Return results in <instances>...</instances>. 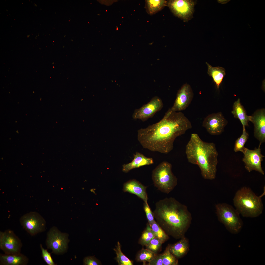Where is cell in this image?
<instances>
[{
	"label": "cell",
	"instance_id": "obj_1",
	"mask_svg": "<svg viewBox=\"0 0 265 265\" xmlns=\"http://www.w3.org/2000/svg\"><path fill=\"white\" fill-rule=\"evenodd\" d=\"M192 128L184 113L169 108L160 121L139 130L137 139L144 148L167 154L173 149L176 139Z\"/></svg>",
	"mask_w": 265,
	"mask_h": 265
},
{
	"label": "cell",
	"instance_id": "obj_2",
	"mask_svg": "<svg viewBox=\"0 0 265 265\" xmlns=\"http://www.w3.org/2000/svg\"><path fill=\"white\" fill-rule=\"evenodd\" d=\"M153 212L155 221L165 232L177 239L184 237L191 219L187 207L171 197L158 201Z\"/></svg>",
	"mask_w": 265,
	"mask_h": 265
},
{
	"label": "cell",
	"instance_id": "obj_3",
	"mask_svg": "<svg viewBox=\"0 0 265 265\" xmlns=\"http://www.w3.org/2000/svg\"><path fill=\"white\" fill-rule=\"evenodd\" d=\"M185 153L188 162L199 168L204 179H215L218 154L215 144L205 142L197 134L193 133L186 146Z\"/></svg>",
	"mask_w": 265,
	"mask_h": 265
},
{
	"label": "cell",
	"instance_id": "obj_4",
	"mask_svg": "<svg viewBox=\"0 0 265 265\" xmlns=\"http://www.w3.org/2000/svg\"><path fill=\"white\" fill-rule=\"evenodd\" d=\"M261 196H257L249 188L243 187L238 190L233 199L235 209L242 216L255 218L262 213L264 207Z\"/></svg>",
	"mask_w": 265,
	"mask_h": 265
},
{
	"label": "cell",
	"instance_id": "obj_5",
	"mask_svg": "<svg viewBox=\"0 0 265 265\" xmlns=\"http://www.w3.org/2000/svg\"><path fill=\"white\" fill-rule=\"evenodd\" d=\"M171 163L167 161L160 163L152 171V178L155 186L164 193L169 194L177 184V179L172 170Z\"/></svg>",
	"mask_w": 265,
	"mask_h": 265
},
{
	"label": "cell",
	"instance_id": "obj_6",
	"mask_svg": "<svg viewBox=\"0 0 265 265\" xmlns=\"http://www.w3.org/2000/svg\"><path fill=\"white\" fill-rule=\"evenodd\" d=\"M217 215L219 221L230 233H238L243 227V221L240 214L232 206L225 203H219L216 205Z\"/></svg>",
	"mask_w": 265,
	"mask_h": 265
},
{
	"label": "cell",
	"instance_id": "obj_7",
	"mask_svg": "<svg viewBox=\"0 0 265 265\" xmlns=\"http://www.w3.org/2000/svg\"><path fill=\"white\" fill-rule=\"evenodd\" d=\"M19 221L23 228L33 236L43 232L46 229V222L38 212H31L22 215Z\"/></svg>",
	"mask_w": 265,
	"mask_h": 265
},
{
	"label": "cell",
	"instance_id": "obj_8",
	"mask_svg": "<svg viewBox=\"0 0 265 265\" xmlns=\"http://www.w3.org/2000/svg\"><path fill=\"white\" fill-rule=\"evenodd\" d=\"M196 2L191 0H171L167 1V6L175 16L187 22L193 17Z\"/></svg>",
	"mask_w": 265,
	"mask_h": 265
},
{
	"label": "cell",
	"instance_id": "obj_9",
	"mask_svg": "<svg viewBox=\"0 0 265 265\" xmlns=\"http://www.w3.org/2000/svg\"><path fill=\"white\" fill-rule=\"evenodd\" d=\"M68 242V235L60 232L55 226L51 228L47 232L46 245L52 253L58 254L65 252Z\"/></svg>",
	"mask_w": 265,
	"mask_h": 265
},
{
	"label": "cell",
	"instance_id": "obj_10",
	"mask_svg": "<svg viewBox=\"0 0 265 265\" xmlns=\"http://www.w3.org/2000/svg\"><path fill=\"white\" fill-rule=\"evenodd\" d=\"M22 244L13 231L8 229L0 231V249L5 254H17L21 253Z\"/></svg>",
	"mask_w": 265,
	"mask_h": 265
},
{
	"label": "cell",
	"instance_id": "obj_11",
	"mask_svg": "<svg viewBox=\"0 0 265 265\" xmlns=\"http://www.w3.org/2000/svg\"><path fill=\"white\" fill-rule=\"evenodd\" d=\"M260 146L258 148L253 150L244 147L241 150L244 155L242 160L245 165V168L249 172L254 170L263 175L264 172L261 166V162L264 156L261 153Z\"/></svg>",
	"mask_w": 265,
	"mask_h": 265
},
{
	"label": "cell",
	"instance_id": "obj_12",
	"mask_svg": "<svg viewBox=\"0 0 265 265\" xmlns=\"http://www.w3.org/2000/svg\"><path fill=\"white\" fill-rule=\"evenodd\" d=\"M163 106L161 100L157 96L152 98L147 103L134 111L132 117L134 119H138L143 121H146L153 117Z\"/></svg>",
	"mask_w": 265,
	"mask_h": 265
},
{
	"label": "cell",
	"instance_id": "obj_13",
	"mask_svg": "<svg viewBox=\"0 0 265 265\" xmlns=\"http://www.w3.org/2000/svg\"><path fill=\"white\" fill-rule=\"evenodd\" d=\"M227 122L221 112L210 114L203 120L202 126L211 135H218L221 134Z\"/></svg>",
	"mask_w": 265,
	"mask_h": 265
},
{
	"label": "cell",
	"instance_id": "obj_14",
	"mask_svg": "<svg viewBox=\"0 0 265 265\" xmlns=\"http://www.w3.org/2000/svg\"><path fill=\"white\" fill-rule=\"evenodd\" d=\"M193 97V92L190 86L187 84H184L178 91L173 104L170 109L176 112L185 110L191 103Z\"/></svg>",
	"mask_w": 265,
	"mask_h": 265
},
{
	"label": "cell",
	"instance_id": "obj_15",
	"mask_svg": "<svg viewBox=\"0 0 265 265\" xmlns=\"http://www.w3.org/2000/svg\"><path fill=\"white\" fill-rule=\"evenodd\" d=\"M250 121L254 126V136L259 142V146L265 142V109L256 110L251 116Z\"/></svg>",
	"mask_w": 265,
	"mask_h": 265
},
{
	"label": "cell",
	"instance_id": "obj_16",
	"mask_svg": "<svg viewBox=\"0 0 265 265\" xmlns=\"http://www.w3.org/2000/svg\"><path fill=\"white\" fill-rule=\"evenodd\" d=\"M147 188V187L139 181L135 179H132L124 184L123 191L134 194L142 199L144 202L148 203Z\"/></svg>",
	"mask_w": 265,
	"mask_h": 265
},
{
	"label": "cell",
	"instance_id": "obj_17",
	"mask_svg": "<svg viewBox=\"0 0 265 265\" xmlns=\"http://www.w3.org/2000/svg\"><path fill=\"white\" fill-rule=\"evenodd\" d=\"M154 163L153 159L145 156L142 154L136 152L134 155V158L130 162L122 166V171L126 173L131 170L142 166L149 165Z\"/></svg>",
	"mask_w": 265,
	"mask_h": 265
},
{
	"label": "cell",
	"instance_id": "obj_18",
	"mask_svg": "<svg viewBox=\"0 0 265 265\" xmlns=\"http://www.w3.org/2000/svg\"><path fill=\"white\" fill-rule=\"evenodd\" d=\"M28 258L20 253L17 254H0V265H26Z\"/></svg>",
	"mask_w": 265,
	"mask_h": 265
},
{
	"label": "cell",
	"instance_id": "obj_19",
	"mask_svg": "<svg viewBox=\"0 0 265 265\" xmlns=\"http://www.w3.org/2000/svg\"><path fill=\"white\" fill-rule=\"evenodd\" d=\"M231 113L235 118L240 120L243 128L249 125L248 122L250 121L251 116L247 115L244 107L240 103V99L238 98L234 102Z\"/></svg>",
	"mask_w": 265,
	"mask_h": 265
},
{
	"label": "cell",
	"instance_id": "obj_20",
	"mask_svg": "<svg viewBox=\"0 0 265 265\" xmlns=\"http://www.w3.org/2000/svg\"><path fill=\"white\" fill-rule=\"evenodd\" d=\"M181 238L176 243L170 245V252L177 258L184 256L189 249V243L187 239L184 237Z\"/></svg>",
	"mask_w": 265,
	"mask_h": 265
},
{
	"label": "cell",
	"instance_id": "obj_21",
	"mask_svg": "<svg viewBox=\"0 0 265 265\" xmlns=\"http://www.w3.org/2000/svg\"><path fill=\"white\" fill-rule=\"evenodd\" d=\"M206 63L208 67V74L212 77L217 88L219 89L225 75V70L221 67H213L207 62Z\"/></svg>",
	"mask_w": 265,
	"mask_h": 265
},
{
	"label": "cell",
	"instance_id": "obj_22",
	"mask_svg": "<svg viewBox=\"0 0 265 265\" xmlns=\"http://www.w3.org/2000/svg\"><path fill=\"white\" fill-rule=\"evenodd\" d=\"M145 8L147 13L152 15L161 10L167 6V1L163 0H146Z\"/></svg>",
	"mask_w": 265,
	"mask_h": 265
},
{
	"label": "cell",
	"instance_id": "obj_23",
	"mask_svg": "<svg viewBox=\"0 0 265 265\" xmlns=\"http://www.w3.org/2000/svg\"><path fill=\"white\" fill-rule=\"evenodd\" d=\"M116 254L115 258L119 265H133V262L127 257L122 252L121 246L119 242H117L116 248L114 249Z\"/></svg>",
	"mask_w": 265,
	"mask_h": 265
},
{
	"label": "cell",
	"instance_id": "obj_24",
	"mask_svg": "<svg viewBox=\"0 0 265 265\" xmlns=\"http://www.w3.org/2000/svg\"><path fill=\"white\" fill-rule=\"evenodd\" d=\"M157 254L147 249L143 248L137 253L135 259L137 262H142L144 264L150 261Z\"/></svg>",
	"mask_w": 265,
	"mask_h": 265
},
{
	"label": "cell",
	"instance_id": "obj_25",
	"mask_svg": "<svg viewBox=\"0 0 265 265\" xmlns=\"http://www.w3.org/2000/svg\"><path fill=\"white\" fill-rule=\"evenodd\" d=\"M155 237L154 233L148 223L143 232L139 241V243L142 246L146 245Z\"/></svg>",
	"mask_w": 265,
	"mask_h": 265
},
{
	"label": "cell",
	"instance_id": "obj_26",
	"mask_svg": "<svg viewBox=\"0 0 265 265\" xmlns=\"http://www.w3.org/2000/svg\"><path fill=\"white\" fill-rule=\"evenodd\" d=\"M149 225L155 237L158 238L163 243L169 238L168 235L155 221Z\"/></svg>",
	"mask_w": 265,
	"mask_h": 265
},
{
	"label": "cell",
	"instance_id": "obj_27",
	"mask_svg": "<svg viewBox=\"0 0 265 265\" xmlns=\"http://www.w3.org/2000/svg\"><path fill=\"white\" fill-rule=\"evenodd\" d=\"M163 265H177L178 261L170 252V245L166 248L164 252L162 254Z\"/></svg>",
	"mask_w": 265,
	"mask_h": 265
},
{
	"label": "cell",
	"instance_id": "obj_28",
	"mask_svg": "<svg viewBox=\"0 0 265 265\" xmlns=\"http://www.w3.org/2000/svg\"><path fill=\"white\" fill-rule=\"evenodd\" d=\"M243 128L242 135L236 140L235 143L234 150L236 152L241 151L249 138V134L246 131L245 127Z\"/></svg>",
	"mask_w": 265,
	"mask_h": 265
},
{
	"label": "cell",
	"instance_id": "obj_29",
	"mask_svg": "<svg viewBox=\"0 0 265 265\" xmlns=\"http://www.w3.org/2000/svg\"><path fill=\"white\" fill-rule=\"evenodd\" d=\"M163 243L158 238L155 237L146 246V249L157 254Z\"/></svg>",
	"mask_w": 265,
	"mask_h": 265
},
{
	"label": "cell",
	"instance_id": "obj_30",
	"mask_svg": "<svg viewBox=\"0 0 265 265\" xmlns=\"http://www.w3.org/2000/svg\"><path fill=\"white\" fill-rule=\"evenodd\" d=\"M40 247L42 257L46 264L48 265H55L51 254L48 252L47 250L44 249L41 244H40Z\"/></svg>",
	"mask_w": 265,
	"mask_h": 265
},
{
	"label": "cell",
	"instance_id": "obj_31",
	"mask_svg": "<svg viewBox=\"0 0 265 265\" xmlns=\"http://www.w3.org/2000/svg\"><path fill=\"white\" fill-rule=\"evenodd\" d=\"M143 208L148 223L150 225L155 221L153 212L151 211L148 203L144 202Z\"/></svg>",
	"mask_w": 265,
	"mask_h": 265
},
{
	"label": "cell",
	"instance_id": "obj_32",
	"mask_svg": "<svg viewBox=\"0 0 265 265\" xmlns=\"http://www.w3.org/2000/svg\"><path fill=\"white\" fill-rule=\"evenodd\" d=\"M84 265H100L99 261L94 256H89L85 257L84 259Z\"/></svg>",
	"mask_w": 265,
	"mask_h": 265
},
{
	"label": "cell",
	"instance_id": "obj_33",
	"mask_svg": "<svg viewBox=\"0 0 265 265\" xmlns=\"http://www.w3.org/2000/svg\"><path fill=\"white\" fill-rule=\"evenodd\" d=\"M148 265H163L162 254L157 255L155 256L148 263Z\"/></svg>",
	"mask_w": 265,
	"mask_h": 265
},
{
	"label": "cell",
	"instance_id": "obj_34",
	"mask_svg": "<svg viewBox=\"0 0 265 265\" xmlns=\"http://www.w3.org/2000/svg\"><path fill=\"white\" fill-rule=\"evenodd\" d=\"M229 0H218V1L220 3H222V4H224V3H226Z\"/></svg>",
	"mask_w": 265,
	"mask_h": 265
}]
</instances>
